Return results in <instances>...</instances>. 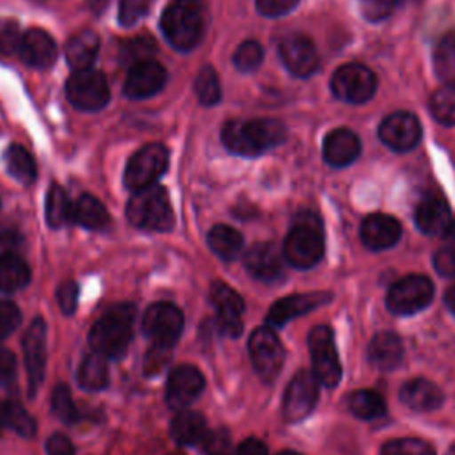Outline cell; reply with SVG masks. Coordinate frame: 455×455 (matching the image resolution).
<instances>
[{
  "label": "cell",
  "instance_id": "6da1fadb",
  "mask_svg": "<svg viewBox=\"0 0 455 455\" xmlns=\"http://www.w3.org/2000/svg\"><path fill=\"white\" fill-rule=\"evenodd\" d=\"M284 126L275 119L229 121L220 137L228 151L240 156H256L284 140Z\"/></svg>",
  "mask_w": 455,
  "mask_h": 455
},
{
  "label": "cell",
  "instance_id": "7a4b0ae2",
  "mask_svg": "<svg viewBox=\"0 0 455 455\" xmlns=\"http://www.w3.org/2000/svg\"><path fill=\"white\" fill-rule=\"evenodd\" d=\"M135 320L133 304H116L107 309L89 331L92 352L105 357H119L130 345Z\"/></svg>",
  "mask_w": 455,
  "mask_h": 455
},
{
  "label": "cell",
  "instance_id": "3957f363",
  "mask_svg": "<svg viewBox=\"0 0 455 455\" xmlns=\"http://www.w3.org/2000/svg\"><path fill=\"white\" fill-rule=\"evenodd\" d=\"M160 28L172 48L180 52L196 48L204 32L201 0H172L160 18Z\"/></svg>",
  "mask_w": 455,
  "mask_h": 455
},
{
  "label": "cell",
  "instance_id": "277c9868",
  "mask_svg": "<svg viewBox=\"0 0 455 455\" xmlns=\"http://www.w3.org/2000/svg\"><path fill=\"white\" fill-rule=\"evenodd\" d=\"M128 220L144 231H169L174 226V212L164 187L153 185L133 192L126 204Z\"/></svg>",
  "mask_w": 455,
  "mask_h": 455
},
{
  "label": "cell",
  "instance_id": "5b68a950",
  "mask_svg": "<svg viewBox=\"0 0 455 455\" xmlns=\"http://www.w3.org/2000/svg\"><path fill=\"white\" fill-rule=\"evenodd\" d=\"M284 259L295 268H311L323 256V236L318 220L300 219L290 229L283 245Z\"/></svg>",
  "mask_w": 455,
  "mask_h": 455
},
{
  "label": "cell",
  "instance_id": "8992f818",
  "mask_svg": "<svg viewBox=\"0 0 455 455\" xmlns=\"http://www.w3.org/2000/svg\"><path fill=\"white\" fill-rule=\"evenodd\" d=\"M167 164L169 151L162 144H148L128 160L124 169V185L133 192L153 187L167 171Z\"/></svg>",
  "mask_w": 455,
  "mask_h": 455
},
{
  "label": "cell",
  "instance_id": "52a82bcc",
  "mask_svg": "<svg viewBox=\"0 0 455 455\" xmlns=\"http://www.w3.org/2000/svg\"><path fill=\"white\" fill-rule=\"evenodd\" d=\"M434 297V284L428 277L412 274L396 281L386 297V306L393 315H414L427 307Z\"/></svg>",
  "mask_w": 455,
  "mask_h": 455
},
{
  "label": "cell",
  "instance_id": "ba28073f",
  "mask_svg": "<svg viewBox=\"0 0 455 455\" xmlns=\"http://www.w3.org/2000/svg\"><path fill=\"white\" fill-rule=\"evenodd\" d=\"M313 373L320 384L334 387L341 379V364L334 343V334L331 327L318 325L309 332L307 338Z\"/></svg>",
  "mask_w": 455,
  "mask_h": 455
},
{
  "label": "cell",
  "instance_id": "9c48e42d",
  "mask_svg": "<svg viewBox=\"0 0 455 455\" xmlns=\"http://www.w3.org/2000/svg\"><path fill=\"white\" fill-rule=\"evenodd\" d=\"M251 363L263 382H272L283 366L284 350L272 327H258L249 338Z\"/></svg>",
  "mask_w": 455,
  "mask_h": 455
},
{
  "label": "cell",
  "instance_id": "30bf717a",
  "mask_svg": "<svg viewBox=\"0 0 455 455\" xmlns=\"http://www.w3.org/2000/svg\"><path fill=\"white\" fill-rule=\"evenodd\" d=\"M68 100L80 110H100L110 100L107 78L98 69L75 71L66 84Z\"/></svg>",
  "mask_w": 455,
  "mask_h": 455
},
{
  "label": "cell",
  "instance_id": "8fae6325",
  "mask_svg": "<svg viewBox=\"0 0 455 455\" xmlns=\"http://www.w3.org/2000/svg\"><path fill=\"white\" fill-rule=\"evenodd\" d=\"M331 89L336 98L347 103H364L373 96L377 78L366 66L345 64L332 75Z\"/></svg>",
  "mask_w": 455,
  "mask_h": 455
},
{
  "label": "cell",
  "instance_id": "7c38bea8",
  "mask_svg": "<svg viewBox=\"0 0 455 455\" xmlns=\"http://www.w3.org/2000/svg\"><path fill=\"white\" fill-rule=\"evenodd\" d=\"M183 329V313L172 302L151 304L142 318L144 334L158 345L172 347Z\"/></svg>",
  "mask_w": 455,
  "mask_h": 455
},
{
  "label": "cell",
  "instance_id": "4fadbf2b",
  "mask_svg": "<svg viewBox=\"0 0 455 455\" xmlns=\"http://www.w3.org/2000/svg\"><path fill=\"white\" fill-rule=\"evenodd\" d=\"M318 379L313 371H297L283 396V414L288 421H300L315 409L318 400Z\"/></svg>",
  "mask_w": 455,
  "mask_h": 455
},
{
  "label": "cell",
  "instance_id": "5bb4252c",
  "mask_svg": "<svg viewBox=\"0 0 455 455\" xmlns=\"http://www.w3.org/2000/svg\"><path fill=\"white\" fill-rule=\"evenodd\" d=\"M203 373L192 364H180L169 373L165 386V402L171 409L183 411L203 393Z\"/></svg>",
  "mask_w": 455,
  "mask_h": 455
},
{
  "label": "cell",
  "instance_id": "9a60e30c",
  "mask_svg": "<svg viewBox=\"0 0 455 455\" xmlns=\"http://www.w3.org/2000/svg\"><path fill=\"white\" fill-rule=\"evenodd\" d=\"M23 354L28 377V395L34 396L43 380L46 366V323L43 318L32 320L25 331Z\"/></svg>",
  "mask_w": 455,
  "mask_h": 455
},
{
  "label": "cell",
  "instance_id": "2e32d148",
  "mask_svg": "<svg viewBox=\"0 0 455 455\" xmlns=\"http://www.w3.org/2000/svg\"><path fill=\"white\" fill-rule=\"evenodd\" d=\"M210 300L217 311L215 325L222 334L231 338L242 332V313L243 300L242 297L229 288L226 283H213L210 288Z\"/></svg>",
  "mask_w": 455,
  "mask_h": 455
},
{
  "label": "cell",
  "instance_id": "e0dca14e",
  "mask_svg": "<svg viewBox=\"0 0 455 455\" xmlns=\"http://www.w3.org/2000/svg\"><path fill=\"white\" fill-rule=\"evenodd\" d=\"M380 140L395 151H409L421 139L419 121L409 112H395L387 116L379 128Z\"/></svg>",
  "mask_w": 455,
  "mask_h": 455
},
{
  "label": "cell",
  "instance_id": "ac0fdd59",
  "mask_svg": "<svg viewBox=\"0 0 455 455\" xmlns=\"http://www.w3.org/2000/svg\"><path fill=\"white\" fill-rule=\"evenodd\" d=\"M279 57L284 68L299 78L313 75L318 68V53L306 36L293 34L284 37L279 43Z\"/></svg>",
  "mask_w": 455,
  "mask_h": 455
},
{
  "label": "cell",
  "instance_id": "d6986e66",
  "mask_svg": "<svg viewBox=\"0 0 455 455\" xmlns=\"http://www.w3.org/2000/svg\"><path fill=\"white\" fill-rule=\"evenodd\" d=\"M167 82V71L155 60L148 59L130 68L124 80V94L133 100H142L156 94Z\"/></svg>",
  "mask_w": 455,
  "mask_h": 455
},
{
  "label": "cell",
  "instance_id": "ffe728a7",
  "mask_svg": "<svg viewBox=\"0 0 455 455\" xmlns=\"http://www.w3.org/2000/svg\"><path fill=\"white\" fill-rule=\"evenodd\" d=\"M329 300L327 293H297V295H288L279 299L277 302L272 304L267 315V323L268 327H281L286 322H290L295 316H300L323 302Z\"/></svg>",
  "mask_w": 455,
  "mask_h": 455
},
{
  "label": "cell",
  "instance_id": "44dd1931",
  "mask_svg": "<svg viewBox=\"0 0 455 455\" xmlns=\"http://www.w3.org/2000/svg\"><path fill=\"white\" fill-rule=\"evenodd\" d=\"M402 228L396 219L384 213L368 215L361 224V240L371 251L393 247L400 240Z\"/></svg>",
  "mask_w": 455,
  "mask_h": 455
},
{
  "label": "cell",
  "instance_id": "7402d4cb",
  "mask_svg": "<svg viewBox=\"0 0 455 455\" xmlns=\"http://www.w3.org/2000/svg\"><path fill=\"white\" fill-rule=\"evenodd\" d=\"M20 57L32 68H50L57 59V44L43 28H28L20 44Z\"/></svg>",
  "mask_w": 455,
  "mask_h": 455
},
{
  "label": "cell",
  "instance_id": "603a6c76",
  "mask_svg": "<svg viewBox=\"0 0 455 455\" xmlns=\"http://www.w3.org/2000/svg\"><path fill=\"white\" fill-rule=\"evenodd\" d=\"M247 272L259 281H274L283 272V256L274 243H254L243 256Z\"/></svg>",
  "mask_w": 455,
  "mask_h": 455
},
{
  "label": "cell",
  "instance_id": "cb8c5ba5",
  "mask_svg": "<svg viewBox=\"0 0 455 455\" xmlns=\"http://www.w3.org/2000/svg\"><path fill=\"white\" fill-rule=\"evenodd\" d=\"M361 149L359 137L347 128L331 132L323 140V158L332 167H345L352 164Z\"/></svg>",
  "mask_w": 455,
  "mask_h": 455
},
{
  "label": "cell",
  "instance_id": "d4e9b609",
  "mask_svg": "<svg viewBox=\"0 0 455 455\" xmlns=\"http://www.w3.org/2000/svg\"><path fill=\"white\" fill-rule=\"evenodd\" d=\"M400 400L411 411L430 412L443 403V393L427 379H411L402 386Z\"/></svg>",
  "mask_w": 455,
  "mask_h": 455
},
{
  "label": "cell",
  "instance_id": "484cf974",
  "mask_svg": "<svg viewBox=\"0 0 455 455\" xmlns=\"http://www.w3.org/2000/svg\"><path fill=\"white\" fill-rule=\"evenodd\" d=\"M414 219L419 231L430 236H446L453 220L448 206L437 197L423 199L414 212Z\"/></svg>",
  "mask_w": 455,
  "mask_h": 455
},
{
  "label": "cell",
  "instance_id": "4316f807",
  "mask_svg": "<svg viewBox=\"0 0 455 455\" xmlns=\"http://www.w3.org/2000/svg\"><path fill=\"white\" fill-rule=\"evenodd\" d=\"M402 355H403V347L398 334L379 332L371 338L368 347V359L375 368L389 371L402 363Z\"/></svg>",
  "mask_w": 455,
  "mask_h": 455
},
{
  "label": "cell",
  "instance_id": "83f0119b",
  "mask_svg": "<svg viewBox=\"0 0 455 455\" xmlns=\"http://www.w3.org/2000/svg\"><path fill=\"white\" fill-rule=\"evenodd\" d=\"M100 50V39L92 30H80L66 43V60L75 71L89 69Z\"/></svg>",
  "mask_w": 455,
  "mask_h": 455
},
{
  "label": "cell",
  "instance_id": "f1b7e54d",
  "mask_svg": "<svg viewBox=\"0 0 455 455\" xmlns=\"http://www.w3.org/2000/svg\"><path fill=\"white\" fill-rule=\"evenodd\" d=\"M206 432V421L196 411H178L171 421V435L178 444L183 446L201 444Z\"/></svg>",
  "mask_w": 455,
  "mask_h": 455
},
{
  "label": "cell",
  "instance_id": "f546056e",
  "mask_svg": "<svg viewBox=\"0 0 455 455\" xmlns=\"http://www.w3.org/2000/svg\"><path fill=\"white\" fill-rule=\"evenodd\" d=\"M69 219L85 229H103L108 224L105 206L92 196L84 194L71 204Z\"/></svg>",
  "mask_w": 455,
  "mask_h": 455
},
{
  "label": "cell",
  "instance_id": "4dcf8cb0",
  "mask_svg": "<svg viewBox=\"0 0 455 455\" xmlns=\"http://www.w3.org/2000/svg\"><path fill=\"white\" fill-rule=\"evenodd\" d=\"M206 242L210 245V249L224 261H231L235 259L243 247V238L242 235L226 224H217L208 231Z\"/></svg>",
  "mask_w": 455,
  "mask_h": 455
},
{
  "label": "cell",
  "instance_id": "1f68e13d",
  "mask_svg": "<svg viewBox=\"0 0 455 455\" xmlns=\"http://www.w3.org/2000/svg\"><path fill=\"white\" fill-rule=\"evenodd\" d=\"M76 379H78V384L87 391H100L107 387L108 384L107 357L96 352L87 354L78 366Z\"/></svg>",
  "mask_w": 455,
  "mask_h": 455
},
{
  "label": "cell",
  "instance_id": "d6a6232c",
  "mask_svg": "<svg viewBox=\"0 0 455 455\" xmlns=\"http://www.w3.org/2000/svg\"><path fill=\"white\" fill-rule=\"evenodd\" d=\"M30 281V270L28 265L12 254H2L0 256V291L12 293L27 286Z\"/></svg>",
  "mask_w": 455,
  "mask_h": 455
},
{
  "label": "cell",
  "instance_id": "836d02e7",
  "mask_svg": "<svg viewBox=\"0 0 455 455\" xmlns=\"http://www.w3.org/2000/svg\"><path fill=\"white\" fill-rule=\"evenodd\" d=\"M5 167L9 174L21 183H32L37 176V167L32 155L20 144H11L5 149Z\"/></svg>",
  "mask_w": 455,
  "mask_h": 455
},
{
  "label": "cell",
  "instance_id": "e575fe53",
  "mask_svg": "<svg viewBox=\"0 0 455 455\" xmlns=\"http://www.w3.org/2000/svg\"><path fill=\"white\" fill-rule=\"evenodd\" d=\"M348 409L355 418L377 419L384 416L386 402L373 389H357L348 396Z\"/></svg>",
  "mask_w": 455,
  "mask_h": 455
},
{
  "label": "cell",
  "instance_id": "d590c367",
  "mask_svg": "<svg viewBox=\"0 0 455 455\" xmlns=\"http://www.w3.org/2000/svg\"><path fill=\"white\" fill-rule=\"evenodd\" d=\"M434 68L437 76L448 87H455V34H450L437 43L434 50Z\"/></svg>",
  "mask_w": 455,
  "mask_h": 455
},
{
  "label": "cell",
  "instance_id": "8d00e7d4",
  "mask_svg": "<svg viewBox=\"0 0 455 455\" xmlns=\"http://www.w3.org/2000/svg\"><path fill=\"white\" fill-rule=\"evenodd\" d=\"M71 215V203L64 188L53 183L46 192V222L52 228H60Z\"/></svg>",
  "mask_w": 455,
  "mask_h": 455
},
{
  "label": "cell",
  "instance_id": "74e56055",
  "mask_svg": "<svg viewBox=\"0 0 455 455\" xmlns=\"http://www.w3.org/2000/svg\"><path fill=\"white\" fill-rule=\"evenodd\" d=\"M194 91L197 94V100L206 105L212 107L215 103H219L220 100V85H219V78L217 73L212 66H204L201 68V71L196 76L194 82Z\"/></svg>",
  "mask_w": 455,
  "mask_h": 455
},
{
  "label": "cell",
  "instance_id": "f35d334b",
  "mask_svg": "<svg viewBox=\"0 0 455 455\" xmlns=\"http://www.w3.org/2000/svg\"><path fill=\"white\" fill-rule=\"evenodd\" d=\"M430 112L441 124H455V87H443L430 98Z\"/></svg>",
  "mask_w": 455,
  "mask_h": 455
},
{
  "label": "cell",
  "instance_id": "ab89813d",
  "mask_svg": "<svg viewBox=\"0 0 455 455\" xmlns=\"http://www.w3.org/2000/svg\"><path fill=\"white\" fill-rule=\"evenodd\" d=\"M52 411L64 423H76L80 419V412L71 398V391L62 382L52 391Z\"/></svg>",
  "mask_w": 455,
  "mask_h": 455
},
{
  "label": "cell",
  "instance_id": "60d3db41",
  "mask_svg": "<svg viewBox=\"0 0 455 455\" xmlns=\"http://www.w3.org/2000/svg\"><path fill=\"white\" fill-rule=\"evenodd\" d=\"M5 414H7V425L21 437H34L36 434V421L27 412V409L18 402H7L5 403Z\"/></svg>",
  "mask_w": 455,
  "mask_h": 455
},
{
  "label": "cell",
  "instance_id": "b9f144b4",
  "mask_svg": "<svg viewBox=\"0 0 455 455\" xmlns=\"http://www.w3.org/2000/svg\"><path fill=\"white\" fill-rule=\"evenodd\" d=\"M380 455H435V450L421 439L402 437L387 441L382 446Z\"/></svg>",
  "mask_w": 455,
  "mask_h": 455
},
{
  "label": "cell",
  "instance_id": "7bdbcfd3",
  "mask_svg": "<svg viewBox=\"0 0 455 455\" xmlns=\"http://www.w3.org/2000/svg\"><path fill=\"white\" fill-rule=\"evenodd\" d=\"M263 60V48L258 41H243L233 55V64L240 69V71H252L256 69Z\"/></svg>",
  "mask_w": 455,
  "mask_h": 455
},
{
  "label": "cell",
  "instance_id": "ee69618b",
  "mask_svg": "<svg viewBox=\"0 0 455 455\" xmlns=\"http://www.w3.org/2000/svg\"><path fill=\"white\" fill-rule=\"evenodd\" d=\"M21 37L23 36L16 21L0 18V57H11L20 52Z\"/></svg>",
  "mask_w": 455,
  "mask_h": 455
},
{
  "label": "cell",
  "instance_id": "f6af8a7d",
  "mask_svg": "<svg viewBox=\"0 0 455 455\" xmlns=\"http://www.w3.org/2000/svg\"><path fill=\"white\" fill-rule=\"evenodd\" d=\"M155 41L151 37H137V39H132L128 43H124L121 53H123V59L137 64V62H142V60H148L151 53H155Z\"/></svg>",
  "mask_w": 455,
  "mask_h": 455
},
{
  "label": "cell",
  "instance_id": "bcb514c9",
  "mask_svg": "<svg viewBox=\"0 0 455 455\" xmlns=\"http://www.w3.org/2000/svg\"><path fill=\"white\" fill-rule=\"evenodd\" d=\"M201 448L206 455H231V437L226 430L206 432Z\"/></svg>",
  "mask_w": 455,
  "mask_h": 455
},
{
  "label": "cell",
  "instance_id": "7dc6e473",
  "mask_svg": "<svg viewBox=\"0 0 455 455\" xmlns=\"http://www.w3.org/2000/svg\"><path fill=\"white\" fill-rule=\"evenodd\" d=\"M149 9V0H121L119 23L124 27L135 25Z\"/></svg>",
  "mask_w": 455,
  "mask_h": 455
},
{
  "label": "cell",
  "instance_id": "c3c4849f",
  "mask_svg": "<svg viewBox=\"0 0 455 455\" xmlns=\"http://www.w3.org/2000/svg\"><path fill=\"white\" fill-rule=\"evenodd\" d=\"M21 322V313L18 306L11 300H0V339L7 338L16 331Z\"/></svg>",
  "mask_w": 455,
  "mask_h": 455
},
{
  "label": "cell",
  "instance_id": "681fc988",
  "mask_svg": "<svg viewBox=\"0 0 455 455\" xmlns=\"http://www.w3.org/2000/svg\"><path fill=\"white\" fill-rule=\"evenodd\" d=\"M357 4L368 21H380L391 14L396 0H357Z\"/></svg>",
  "mask_w": 455,
  "mask_h": 455
},
{
  "label": "cell",
  "instance_id": "f907efd6",
  "mask_svg": "<svg viewBox=\"0 0 455 455\" xmlns=\"http://www.w3.org/2000/svg\"><path fill=\"white\" fill-rule=\"evenodd\" d=\"M171 348L172 347L153 343V347L146 352V357H144V373L146 375L158 373L171 359Z\"/></svg>",
  "mask_w": 455,
  "mask_h": 455
},
{
  "label": "cell",
  "instance_id": "816d5d0a",
  "mask_svg": "<svg viewBox=\"0 0 455 455\" xmlns=\"http://www.w3.org/2000/svg\"><path fill=\"white\" fill-rule=\"evenodd\" d=\"M57 302L64 315H71L78 302V286L75 281H64L57 290Z\"/></svg>",
  "mask_w": 455,
  "mask_h": 455
},
{
  "label": "cell",
  "instance_id": "f5cc1de1",
  "mask_svg": "<svg viewBox=\"0 0 455 455\" xmlns=\"http://www.w3.org/2000/svg\"><path fill=\"white\" fill-rule=\"evenodd\" d=\"M434 268L444 277H455V247H443L434 254Z\"/></svg>",
  "mask_w": 455,
  "mask_h": 455
},
{
  "label": "cell",
  "instance_id": "db71d44e",
  "mask_svg": "<svg viewBox=\"0 0 455 455\" xmlns=\"http://www.w3.org/2000/svg\"><path fill=\"white\" fill-rule=\"evenodd\" d=\"M299 0H256V7L261 14L275 18L290 12Z\"/></svg>",
  "mask_w": 455,
  "mask_h": 455
},
{
  "label": "cell",
  "instance_id": "11a10c76",
  "mask_svg": "<svg viewBox=\"0 0 455 455\" xmlns=\"http://www.w3.org/2000/svg\"><path fill=\"white\" fill-rule=\"evenodd\" d=\"M46 455H75L73 444L64 434H52L46 441Z\"/></svg>",
  "mask_w": 455,
  "mask_h": 455
},
{
  "label": "cell",
  "instance_id": "9f6ffc18",
  "mask_svg": "<svg viewBox=\"0 0 455 455\" xmlns=\"http://www.w3.org/2000/svg\"><path fill=\"white\" fill-rule=\"evenodd\" d=\"M16 371V357L11 350L0 348V386H5L12 380Z\"/></svg>",
  "mask_w": 455,
  "mask_h": 455
},
{
  "label": "cell",
  "instance_id": "6f0895ef",
  "mask_svg": "<svg viewBox=\"0 0 455 455\" xmlns=\"http://www.w3.org/2000/svg\"><path fill=\"white\" fill-rule=\"evenodd\" d=\"M235 455H268V450L263 441L256 437H249L238 444Z\"/></svg>",
  "mask_w": 455,
  "mask_h": 455
},
{
  "label": "cell",
  "instance_id": "680465c9",
  "mask_svg": "<svg viewBox=\"0 0 455 455\" xmlns=\"http://www.w3.org/2000/svg\"><path fill=\"white\" fill-rule=\"evenodd\" d=\"M18 245H20V236L14 231L0 233V256L12 254Z\"/></svg>",
  "mask_w": 455,
  "mask_h": 455
},
{
  "label": "cell",
  "instance_id": "91938a15",
  "mask_svg": "<svg viewBox=\"0 0 455 455\" xmlns=\"http://www.w3.org/2000/svg\"><path fill=\"white\" fill-rule=\"evenodd\" d=\"M444 302H446L448 309L455 315V286H451V288L446 291V295H444Z\"/></svg>",
  "mask_w": 455,
  "mask_h": 455
},
{
  "label": "cell",
  "instance_id": "94428289",
  "mask_svg": "<svg viewBox=\"0 0 455 455\" xmlns=\"http://www.w3.org/2000/svg\"><path fill=\"white\" fill-rule=\"evenodd\" d=\"M7 425V414H5V403L0 402V432L4 430V427Z\"/></svg>",
  "mask_w": 455,
  "mask_h": 455
},
{
  "label": "cell",
  "instance_id": "6125c7cd",
  "mask_svg": "<svg viewBox=\"0 0 455 455\" xmlns=\"http://www.w3.org/2000/svg\"><path fill=\"white\" fill-rule=\"evenodd\" d=\"M446 236H451V238H455V220H451V226H450V229H448Z\"/></svg>",
  "mask_w": 455,
  "mask_h": 455
},
{
  "label": "cell",
  "instance_id": "be15d7a7",
  "mask_svg": "<svg viewBox=\"0 0 455 455\" xmlns=\"http://www.w3.org/2000/svg\"><path fill=\"white\" fill-rule=\"evenodd\" d=\"M279 455H300L299 451H293V450H284V451H281Z\"/></svg>",
  "mask_w": 455,
  "mask_h": 455
},
{
  "label": "cell",
  "instance_id": "e7e4bbea",
  "mask_svg": "<svg viewBox=\"0 0 455 455\" xmlns=\"http://www.w3.org/2000/svg\"><path fill=\"white\" fill-rule=\"evenodd\" d=\"M396 2H403L405 4V2H414V0H396Z\"/></svg>",
  "mask_w": 455,
  "mask_h": 455
},
{
  "label": "cell",
  "instance_id": "03108f58",
  "mask_svg": "<svg viewBox=\"0 0 455 455\" xmlns=\"http://www.w3.org/2000/svg\"><path fill=\"white\" fill-rule=\"evenodd\" d=\"M448 455H455V448H453V450H451Z\"/></svg>",
  "mask_w": 455,
  "mask_h": 455
}]
</instances>
